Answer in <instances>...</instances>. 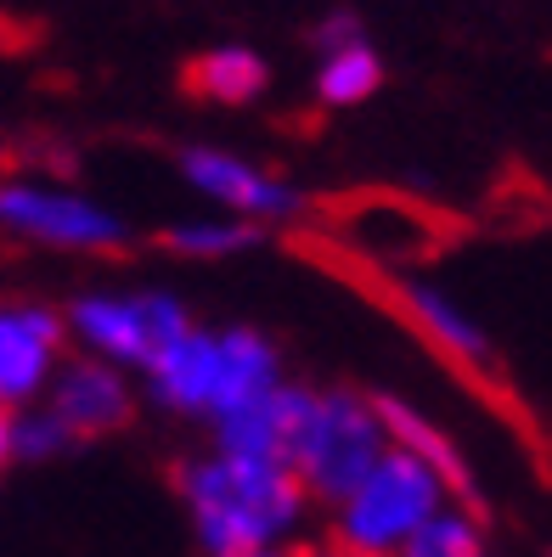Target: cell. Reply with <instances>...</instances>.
<instances>
[{
    "label": "cell",
    "instance_id": "7402d4cb",
    "mask_svg": "<svg viewBox=\"0 0 552 557\" xmlns=\"http://www.w3.org/2000/svg\"><path fill=\"white\" fill-rule=\"evenodd\" d=\"M321 552H328V546H321ZM328 557H361V552H328Z\"/></svg>",
    "mask_w": 552,
    "mask_h": 557
},
{
    "label": "cell",
    "instance_id": "9c48e42d",
    "mask_svg": "<svg viewBox=\"0 0 552 557\" xmlns=\"http://www.w3.org/2000/svg\"><path fill=\"white\" fill-rule=\"evenodd\" d=\"M383 293H389V305H395V315H401L440 360H451L457 372L484 377V372L496 367L491 333L479 326V315L463 310V305L451 299V293H440L434 282H424V276H383Z\"/></svg>",
    "mask_w": 552,
    "mask_h": 557
},
{
    "label": "cell",
    "instance_id": "7a4b0ae2",
    "mask_svg": "<svg viewBox=\"0 0 552 557\" xmlns=\"http://www.w3.org/2000/svg\"><path fill=\"white\" fill-rule=\"evenodd\" d=\"M142 383L164 411L214 429V422L243 411L248 400L282 388L287 367H282V349L266 333H254V326H198L192 321L142 372Z\"/></svg>",
    "mask_w": 552,
    "mask_h": 557
},
{
    "label": "cell",
    "instance_id": "4fadbf2b",
    "mask_svg": "<svg viewBox=\"0 0 552 557\" xmlns=\"http://www.w3.org/2000/svg\"><path fill=\"white\" fill-rule=\"evenodd\" d=\"M186 85L214 108H248L271 90V62L254 46H209L204 57H192Z\"/></svg>",
    "mask_w": 552,
    "mask_h": 557
},
{
    "label": "cell",
    "instance_id": "8992f818",
    "mask_svg": "<svg viewBox=\"0 0 552 557\" xmlns=\"http://www.w3.org/2000/svg\"><path fill=\"white\" fill-rule=\"evenodd\" d=\"M0 232L28 248L51 253H113L124 248V220L79 186L46 175H7L0 181Z\"/></svg>",
    "mask_w": 552,
    "mask_h": 557
},
{
    "label": "cell",
    "instance_id": "9a60e30c",
    "mask_svg": "<svg viewBox=\"0 0 552 557\" xmlns=\"http://www.w3.org/2000/svg\"><path fill=\"white\" fill-rule=\"evenodd\" d=\"M383 85V57L367 40H349L339 51L316 57V102L321 108H361Z\"/></svg>",
    "mask_w": 552,
    "mask_h": 557
},
{
    "label": "cell",
    "instance_id": "ba28073f",
    "mask_svg": "<svg viewBox=\"0 0 552 557\" xmlns=\"http://www.w3.org/2000/svg\"><path fill=\"white\" fill-rule=\"evenodd\" d=\"M69 315L35 299H0V406L28 411L51 395L69 360Z\"/></svg>",
    "mask_w": 552,
    "mask_h": 557
},
{
    "label": "cell",
    "instance_id": "2e32d148",
    "mask_svg": "<svg viewBox=\"0 0 552 557\" xmlns=\"http://www.w3.org/2000/svg\"><path fill=\"white\" fill-rule=\"evenodd\" d=\"M259 243V225L248 220H232V214H192V220H175L164 232V248L181 253V259H232V253H248Z\"/></svg>",
    "mask_w": 552,
    "mask_h": 557
},
{
    "label": "cell",
    "instance_id": "5bb4252c",
    "mask_svg": "<svg viewBox=\"0 0 552 557\" xmlns=\"http://www.w3.org/2000/svg\"><path fill=\"white\" fill-rule=\"evenodd\" d=\"M378 406H383V422H389V440H395L401 450H412V456H424L429 468H440L451 479V490L468 502L474 496V473H468L463 450L451 445V434L440 429V422L429 411H417L412 400H401V395H378Z\"/></svg>",
    "mask_w": 552,
    "mask_h": 557
},
{
    "label": "cell",
    "instance_id": "ac0fdd59",
    "mask_svg": "<svg viewBox=\"0 0 552 557\" xmlns=\"http://www.w3.org/2000/svg\"><path fill=\"white\" fill-rule=\"evenodd\" d=\"M74 445H79V440L69 434V422H62L46 400L28 406V411H17V422H12V450L23 456V462H51V456L74 450Z\"/></svg>",
    "mask_w": 552,
    "mask_h": 557
},
{
    "label": "cell",
    "instance_id": "5b68a950",
    "mask_svg": "<svg viewBox=\"0 0 552 557\" xmlns=\"http://www.w3.org/2000/svg\"><path fill=\"white\" fill-rule=\"evenodd\" d=\"M62 315H69V338L79 344V355H96L119 372H147L192 326L186 305L158 287H124V293L96 287L79 293Z\"/></svg>",
    "mask_w": 552,
    "mask_h": 557
},
{
    "label": "cell",
    "instance_id": "d6986e66",
    "mask_svg": "<svg viewBox=\"0 0 552 557\" xmlns=\"http://www.w3.org/2000/svg\"><path fill=\"white\" fill-rule=\"evenodd\" d=\"M310 40H316V57H321V51H339V46L367 40V35H361V23H355L349 12H333V17H321V23H316V35H310Z\"/></svg>",
    "mask_w": 552,
    "mask_h": 557
},
{
    "label": "cell",
    "instance_id": "277c9868",
    "mask_svg": "<svg viewBox=\"0 0 552 557\" xmlns=\"http://www.w3.org/2000/svg\"><path fill=\"white\" fill-rule=\"evenodd\" d=\"M389 450H395V440H389L378 395H367V388H316L299 440L287 450V468L299 473L316 507H339Z\"/></svg>",
    "mask_w": 552,
    "mask_h": 557
},
{
    "label": "cell",
    "instance_id": "6da1fadb",
    "mask_svg": "<svg viewBox=\"0 0 552 557\" xmlns=\"http://www.w3.org/2000/svg\"><path fill=\"white\" fill-rule=\"evenodd\" d=\"M175 490L192 518V535L209 557L299 546L316 512L310 490L287 462H248V456H225L214 445L175 468Z\"/></svg>",
    "mask_w": 552,
    "mask_h": 557
},
{
    "label": "cell",
    "instance_id": "3957f363",
    "mask_svg": "<svg viewBox=\"0 0 552 557\" xmlns=\"http://www.w3.org/2000/svg\"><path fill=\"white\" fill-rule=\"evenodd\" d=\"M451 502H463L451 479L395 445L339 507H328V552L401 557Z\"/></svg>",
    "mask_w": 552,
    "mask_h": 557
},
{
    "label": "cell",
    "instance_id": "30bf717a",
    "mask_svg": "<svg viewBox=\"0 0 552 557\" xmlns=\"http://www.w3.org/2000/svg\"><path fill=\"white\" fill-rule=\"evenodd\" d=\"M339 237L344 248H355L367 259V265H378L383 276H406V265H417L434 243H440V225L434 214H424L417 203L406 198H361V203H349L339 214Z\"/></svg>",
    "mask_w": 552,
    "mask_h": 557
},
{
    "label": "cell",
    "instance_id": "ffe728a7",
    "mask_svg": "<svg viewBox=\"0 0 552 557\" xmlns=\"http://www.w3.org/2000/svg\"><path fill=\"white\" fill-rule=\"evenodd\" d=\"M12 422H17V411H7V406H0V468H7L12 456H17V450H12Z\"/></svg>",
    "mask_w": 552,
    "mask_h": 557
},
{
    "label": "cell",
    "instance_id": "52a82bcc",
    "mask_svg": "<svg viewBox=\"0 0 552 557\" xmlns=\"http://www.w3.org/2000/svg\"><path fill=\"white\" fill-rule=\"evenodd\" d=\"M181 181L198 191L214 214H232L248 225H294L305 214V191L294 181L271 175L266 163H254L232 147H186L181 152Z\"/></svg>",
    "mask_w": 552,
    "mask_h": 557
},
{
    "label": "cell",
    "instance_id": "e0dca14e",
    "mask_svg": "<svg viewBox=\"0 0 552 557\" xmlns=\"http://www.w3.org/2000/svg\"><path fill=\"white\" fill-rule=\"evenodd\" d=\"M401 557H491V535H484V518L468 502H451Z\"/></svg>",
    "mask_w": 552,
    "mask_h": 557
},
{
    "label": "cell",
    "instance_id": "8fae6325",
    "mask_svg": "<svg viewBox=\"0 0 552 557\" xmlns=\"http://www.w3.org/2000/svg\"><path fill=\"white\" fill-rule=\"evenodd\" d=\"M46 406L69 422L74 440H102V434H119L130 411H136V383H130V372L108 367L96 355H69Z\"/></svg>",
    "mask_w": 552,
    "mask_h": 557
},
{
    "label": "cell",
    "instance_id": "44dd1931",
    "mask_svg": "<svg viewBox=\"0 0 552 557\" xmlns=\"http://www.w3.org/2000/svg\"><path fill=\"white\" fill-rule=\"evenodd\" d=\"M248 557H328V552H316V546H271V552H248Z\"/></svg>",
    "mask_w": 552,
    "mask_h": 557
},
{
    "label": "cell",
    "instance_id": "7c38bea8",
    "mask_svg": "<svg viewBox=\"0 0 552 557\" xmlns=\"http://www.w3.org/2000/svg\"><path fill=\"white\" fill-rule=\"evenodd\" d=\"M310 395L316 388L287 377L282 388H271V395H259L243 411H232L225 422H214L209 445L225 450V456H248V462H287V450H294V440H299V422L310 411Z\"/></svg>",
    "mask_w": 552,
    "mask_h": 557
}]
</instances>
